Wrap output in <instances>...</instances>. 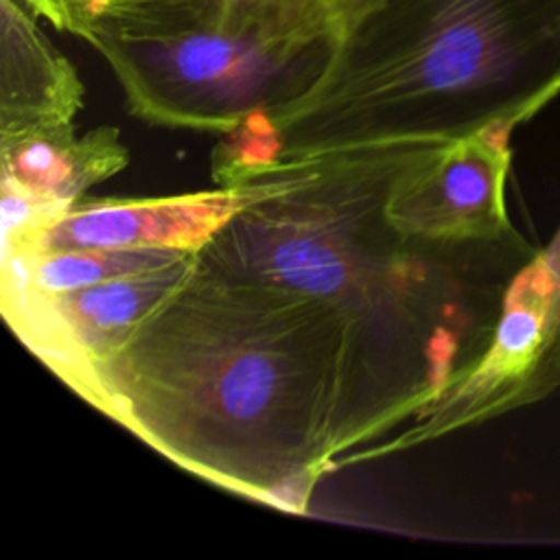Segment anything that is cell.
<instances>
[{
	"mask_svg": "<svg viewBox=\"0 0 560 560\" xmlns=\"http://www.w3.org/2000/svg\"><path fill=\"white\" fill-rule=\"evenodd\" d=\"M429 142L330 153L262 171V192L195 256L326 308L346 346V451L422 418L479 346L459 332L455 258L387 217L398 173Z\"/></svg>",
	"mask_w": 560,
	"mask_h": 560,
	"instance_id": "cell-2",
	"label": "cell"
},
{
	"mask_svg": "<svg viewBox=\"0 0 560 560\" xmlns=\"http://www.w3.org/2000/svg\"><path fill=\"white\" fill-rule=\"evenodd\" d=\"M37 18L61 33L79 35L81 28L112 0H22Z\"/></svg>",
	"mask_w": 560,
	"mask_h": 560,
	"instance_id": "cell-12",
	"label": "cell"
},
{
	"mask_svg": "<svg viewBox=\"0 0 560 560\" xmlns=\"http://www.w3.org/2000/svg\"><path fill=\"white\" fill-rule=\"evenodd\" d=\"M560 94V72L538 92V96H536V101H534V112H538L540 107H545L553 96H558Z\"/></svg>",
	"mask_w": 560,
	"mask_h": 560,
	"instance_id": "cell-14",
	"label": "cell"
},
{
	"mask_svg": "<svg viewBox=\"0 0 560 560\" xmlns=\"http://www.w3.org/2000/svg\"><path fill=\"white\" fill-rule=\"evenodd\" d=\"M83 105L74 66L22 0H0V138L72 125Z\"/></svg>",
	"mask_w": 560,
	"mask_h": 560,
	"instance_id": "cell-10",
	"label": "cell"
},
{
	"mask_svg": "<svg viewBox=\"0 0 560 560\" xmlns=\"http://www.w3.org/2000/svg\"><path fill=\"white\" fill-rule=\"evenodd\" d=\"M560 392V223L512 278L481 350L389 446L459 431Z\"/></svg>",
	"mask_w": 560,
	"mask_h": 560,
	"instance_id": "cell-5",
	"label": "cell"
},
{
	"mask_svg": "<svg viewBox=\"0 0 560 560\" xmlns=\"http://www.w3.org/2000/svg\"><path fill=\"white\" fill-rule=\"evenodd\" d=\"M337 35L339 15L238 13L223 0H112L77 37L107 61L131 116L228 133L306 96Z\"/></svg>",
	"mask_w": 560,
	"mask_h": 560,
	"instance_id": "cell-4",
	"label": "cell"
},
{
	"mask_svg": "<svg viewBox=\"0 0 560 560\" xmlns=\"http://www.w3.org/2000/svg\"><path fill=\"white\" fill-rule=\"evenodd\" d=\"M4 223L61 210L129 162L116 127L57 125L0 138Z\"/></svg>",
	"mask_w": 560,
	"mask_h": 560,
	"instance_id": "cell-9",
	"label": "cell"
},
{
	"mask_svg": "<svg viewBox=\"0 0 560 560\" xmlns=\"http://www.w3.org/2000/svg\"><path fill=\"white\" fill-rule=\"evenodd\" d=\"M322 2H324V4H328L330 9H335L337 13H341V11H343L352 0H322Z\"/></svg>",
	"mask_w": 560,
	"mask_h": 560,
	"instance_id": "cell-15",
	"label": "cell"
},
{
	"mask_svg": "<svg viewBox=\"0 0 560 560\" xmlns=\"http://www.w3.org/2000/svg\"><path fill=\"white\" fill-rule=\"evenodd\" d=\"M188 249H63L44 254H4L2 293L57 295L118 276L142 273L190 258Z\"/></svg>",
	"mask_w": 560,
	"mask_h": 560,
	"instance_id": "cell-11",
	"label": "cell"
},
{
	"mask_svg": "<svg viewBox=\"0 0 560 560\" xmlns=\"http://www.w3.org/2000/svg\"><path fill=\"white\" fill-rule=\"evenodd\" d=\"M192 256L57 295L2 293V311L31 352L74 389L94 363L114 354L182 287Z\"/></svg>",
	"mask_w": 560,
	"mask_h": 560,
	"instance_id": "cell-8",
	"label": "cell"
},
{
	"mask_svg": "<svg viewBox=\"0 0 560 560\" xmlns=\"http://www.w3.org/2000/svg\"><path fill=\"white\" fill-rule=\"evenodd\" d=\"M265 186L267 175L258 173L219 190L149 199H79L55 212L4 223V254L147 247L197 252Z\"/></svg>",
	"mask_w": 560,
	"mask_h": 560,
	"instance_id": "cell-7",
	"label": "cell"
},
{
	"mask_svg": "<svg viewBox=\"0 0 560 560\" xmlns=\"http://www.w3.org/2000/svg\"><path fill=\"white\" fill-rule=\"evenodd\" d=\"M510 127L424 144L387 195L389 221L411 236L459 245H505L518 238L505 203Z\"/></svg>",
	"mask_w": 560,
	"mask_h": 560,
	"instance_id": "cell-6",
	"label": "cell"
},
{
	"mask_svg": "<svg viewBox=\"0 0 560 560\" xmlns=\"http://www.w3.org/2000/svg\"><path fill=\"white\" fill-rule=\"evenodd\" d=\"M558 72L560 0H352L317 85L228 131L212 173L238 184L341 151L514 129Z\"/></svg>",
	"mask_w": 560,
	"mask_h": 560,
	"instance_id": "cell-3",
	"label": "cell"
},
{
	"mask_svg": "<svg viewBox=\"0 0 560 560\" xmlns=\"http://www.w3.org/2000/svg\"><path fill=\"white\" fill-rule=\"evenodd\" d=\"M238 13H262V15H289V18H315V15H339L322 0H225Z\"/></svg>",
	"mask_w": 560,
	"mask_h": 560,
	"instance_id": "cell-13",
	"label": "cell"
},
{
	"mask_svg": "<svg viewBox=\"0 0 560 560\" xmlns=\"http://www.w3.org/2000/svg\"><path fill=\"white\" fill-rule=\"evenodd\" d=\"M74 389L186 470L298 512L346 453L335 317L197 256L182 287Z\"/></svg>",
	"mask_w": 560,
	"mask_h": 560,
	"instance_id": "cell-1",
	"label": "cell"
}]
</instances>
